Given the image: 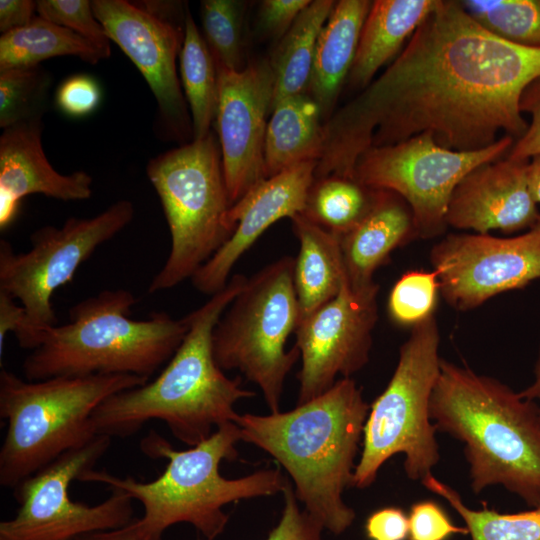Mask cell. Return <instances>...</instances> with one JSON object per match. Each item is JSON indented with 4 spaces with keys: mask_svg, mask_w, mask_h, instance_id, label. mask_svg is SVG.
<instances>
[{
    "mask_svg": "<svg viewBox=\"0 0 540 540\" xmlns=\"http://www.w3.org/2000/svg\"><path fill=\"white\" fill-rule=\"evenodd\" d=\"M520 395L528 400L537 403L540 410V344L537 359L534 366L533 380L529 386L519 392Z\"/></svg>",
    "mask_w": 540,
    "mask_h": 540,
    "instance_id": "obj_46",
    "label": "cell"
},
{
    "mask_svg": "<svg viewBox=\"0 0 540 540\" xmlns=\"http://www.w3.org/2000/svg\"><path fill=\"white\" fill-rule=\"evenodd\" d=\"M527 163L506 157L469 172L451 195L446 225L480 234L534 226L540 213L529 190Z\"/></svg>",
    "mask_w": 540,
    "mask_h": 540,
    "instance_id": "obj_19",
    "label": "cell"
},
{
    "mask_svg": "<svg viewBox=\"0 0 540 540\" xmlns=\"http://www.w3.org/2000/svg\"><path fill=\"white\" fill-rule=\"evenodd\" d=\"M42 121L19 123L0 136V230L16 219L21 200L42 194L61 201L86 200L92 177L85 171L61 174L48 161L41 142Z\"/></svg>",
    "mask_w": 540,
    "mask_h": 540,
    "instance_id": "obj_20",
    "label": "cell"
},
{
    "mask_svg": "<svg viewBox=\"0 0 540 540\" xmlns=\"http://www.w3.org/2000/svg\"><path fill=\"white\" fill-rule=\"evenodd\" d=\"M378 291L379 286L354 292L345 275L337 296L299 322L295 346L302 365L297 374V404L328 391L339 375L351 378L368 363L378 318Z\"/></svg>",
    "mask_w": 540,
    "mask_h": 540,
    "instance_id": "obj_16",
    "label": "cell"
},
{
    "mask_svg": "<svg viewBox=\"0 0 540 540\" xmlns=\"http://www.w3.org/2000/svg\"><path fill=\"white\" fill-rule=\"evenodd\" d=\"M101 99L97 81L87 74H75L66 78L57 88L55 104L70 117H83L92 113Z\"/></svg>",
    "mask_w": 540,
    "mask_h": 540,
    "instance_id": "obj_38",
    "label": "cell"
},
{
    "mask_svg": "<svg viewBox=\"0 0 540 540\" xmlns=\"http://www.w3.org/2000/svg\"><path fill=\"white\" fill-rule=\"evenodd\" d=\"M247 280L243 274L233 275L222 290L185 316L187 333L153 381L115 393L96 407L91 416L96 435L131 436L158 419L192 447L209 438L213 428L234 421L235 404L256 394L242 387L240 376L224 374L214 358L212 336Z\"/></svg>",
    "mask_w": 540,
    "mask_h": 540,
    "instance_id": "obj_3",
    "label": "cell"
},
{
    "mask_svg": "<svg viewBox=\"0 0 540 540\" xmlns=\"http://www.w3.org/2000/svg\"><path fill=\"white\" fill-rule=\"evenodd\" d=\"M409 540H448L455 534H469L456 526L445 510L433 500L414 503L408 515Z\"/></svg>",
    "mask_w": 540,
    "mask_h": 540,
    "instance_id": "obj_36",
    "label": "cell"
},
{
    "mask_svg": "<svg viewBox=\"0 0 540 540\" xmlns=\"http://www.w3.org/2000/svg\"><path fill=\"white\" fill-rule=\"evenodd\" d=\"M36 1L1 0L0 31L2 34L28 25L36 16Z\"/></svg>",
    "mask_w": 540,
    "mask_h": 540,
    "instance_id": "obj_42",
    "label": "cell"
},
{
    "mask_svg": "<svg viewBox=\"0 0 540 540\" xmlns=\"http://www.w3.org/2000/svg\"><path fill=\"white\" fill-rule=\"evenodd\" d=\"M370 406L352 378L286 412L237 414L241 441L272 456L288 473L296 498L324 530L345 532L355 511L343 500Z\"/></svg>",
    "mask_w": 540,
    "mask_h": 540,
    "instance_id": "obj_2",
    "label": "cell"
},
{
    "mask_svg": "<svg viewBox=\"0 0 540 540\" xmlns=\"http://www.w3.org/2000/svg\"><path fill=\"white\" fill-rule=\"evenodd\" d=\"M244 2L236 0L201 1L203 37L217 66L241 70Z\"/></svg>",
    "mask_w": 540,
    "mask_h": 540,
    "instance_id": "obj_33",
    "label": "cell"
},
{
    "mask_svg": "<svg viewBox=\"0 0 540 540\" xmlns=\"http://www.w3.org/2000/svg\"><path fill=\"white\" fill-rule=\"evenodd\" d=\"M540 76V49L513 44L477 23L459 1L440 0L389 67L323 123L315 178L353 179L370 147L422 133L449 150L484 149L498 134L520 138L525 87Z\"/></svg>",
    "mask_w": 540,
    "mask_h": 540,
    "instance_id": "obj_1",
    "label": "cell"
},
{
    "mask_svg": "<svg viewBox=\"0 0 540 540\" xmlns=\"http://www.w3.org/2000/svg\"><path fill=\"white\" fill-rule=\"evenodd\" d=\"M127 374L53 377L38 381L0 372V416L7 432L0 450V484L14 489L63 453L96 434L91 416L111 395L148 382Z\"/></svg>",
    "mask_w": 540,
    "mask_h": 540,
    "instance_id": "obj_7",
    "label": "cell"
},
{
    "mask_svg": "<svg viewBox=\"0 0 540 540\" xmlns=\"http://www.w3.org/2000/svg\"><path fill=\"white\" fill-rule=\"evenodd\" d=\"M467 13L492 34L540 49V0H464Z\"/></svg>",
    "mask_w": 540,
    "mask_h": 540,
    "instance_id": "obj_32",
    "label": "cell"
},
{
    "mask_svg": "<svg viewBox=\"0 0 540 540\" xmlns=\"http://www.w3.org/2000/svg\"><path fill=\"white\" fill-rule=\"evenodd\" d=\"M421 484L439 495L460 515L472 540H540V506L517 513L467 507L460 494L432 473Z\"/></svg>",
    "mask_w": 540,
    "mask_h": 540,
    "instance_id": "obj_30",
    "label": "cell"
},
{
    "mask_svg": "<svg viewBox=\"0 0 540 540\" xmlns=\"http://www.w3.org/2000/svg\"><path fill=\"white\" fill-rule=\"evenodd\" d=\"M417 232L412 212L397 194L377 189L374 201L359 223L340 236L341 251L348 286L364 292L379 286L375 271L390 254Z\"/></svg>",
    "mask_w": 540,
    "mask_h": 540,
    "instance_id": "obj_21",
    "label": "cell"
},
{
    "mask_svg": "<svg viewBox=\"0 0 540 540\" xmlns=\"http://www.w3.org/2000/svg\"><path fill=\"white\" fill-rule=\"evenodd\" d=\"M437 431L464 445L475 494L500 485L540 506V410L499 380L444 359L430 399Z\"/></svg>",
    "mask_w": 540,
    "mask_h": 540,
    "instance_id": "obj_4",
    "label": "cell"
},
{
    "mask_svg": "<svg viewBox=\"0 0 540 540\" xmlns=\"http://www.w3.org/2000/svg\"><path fill=\"white\" fill-rule=\"evenodd\" d=\"M179 59L180 80L191 112L194 140L200 139L211 131L215 122L218 74L214 57L188 8Z\"/></svg>",
    "mask_w": 540,
    "mask_h": 540,
    "instance_id": "obj_28",
    "label": "cell"
},
{
    "mask_svg": "<svg viewBox=\"0 0 540 540\" xmlns=\"http://www.w3.org/2000/svg\"><path fill=\"white\" fill-rule=\"evenodd\" d=\"M440 286L432 271L412 270L404 273L388 297L390 319L400 326H415L433 315Z\"/></svg>",
    "mask_w": 540,
    "mask_h": 540,
    "instance_id": "obj_34",
    "label": "cell"
},
{
    "mask_svg": "<svg viewBox=\"0 0 540 540\" xmlns=\"http://www.w3.org/2000/svg\"><path fill=\"white\" fill-rule=\"evenodd\" d=\"M53 86L41 65L0 70V127L42 121Z\"/></svg>",
    "mask_w": 540,
    "mask_h": 540,
    "instance_id": "obj_31",
    "label": "cell"
},
{
    "mask_svg": "<svg viewBox=\"0 0 540 540\" xmlns=\"http://www.w3.org/2000/svg\"><path fill=\"white\" fill-rule=\"evenodd\" d=\"M310 3V0L262 1L259 10L261 29L270 36L280 39Z\"/></svg>",
    "mask_w": 540,
    "mask_h": 540,
    "instance_id": "obj_40",
    "label": "cell"
},
{
    "mask_svg": "<svg viewBox=\"0 0 540 540\" xmlns=\"http://www.w3.org/2000/svg\"><path fill=\"white\" fill-rule=\"evenodd\" d=\"M25 318V309L16 303L6 291L0 290V358H2L5 339L9 332L20 329Z\"/></svg>",
    "mask_w": 540,
    "mask_h": 540,
    "instance_id": "obj_43",
    "label": "cell"
},
{
    "mask_svg": "<svg viewBox=\"0 0 540 540\" xmlns=\"http://www.w3.org/2000/svg\"><path fill=\"white\" fill-rule=\"evenodd\" d=\"M134 205L119 200L91 218H68L61 227L44 226L30 236L31 248L15 252L0 240V290L19 300L25 318L15 333L23 349L34 350L41 335L57 325L52 296L103 243L134 218Z\"/></svg>",
    "mask_w": 540,
    "mask_h": 540,
    "instance_id": "obj_11",
    "label": "cell"
},
{
    "mask_svg": "<svg viewBox=\"0 0 540 540\" xmlns=\"http://www.w3.org/2000/svg\"><path fill=\"white\" fill-rule=\"evenodd\" d=\"M527 181L534 201L540 204V153L528 160Z\"/></svg>",
    "mask_w": 540,
    "mask_h": 540,
    "instance_id": "obj_45",
    "label": "cell"
},
{
    "mask_svg": "<svg viewBox=\"0 0 540 540\" xmlns=\"http://www.w3.org/2000/svg\"><path fill=\"white\" fill-rule=\"evenodd\" d=\"M371 3L337 1L319 34L307 94L317 104L322 119L332 115L348 78Z\"/></svg>",
    "mask_w": 540,
    "mask_h": 540,
    "instance_id": "obj_22",
    "label": "cell"
},
{
    "mask_svg": "<svg viewBox=\"0 0 540 540\" xmlns=\"http://www.w3.org/2000/svg\"><path fill=\"white\" fill-rule=\"evenodd\" d=\"M216 67V134L232 206L266 179L264 146L275 79L269 61L265 60L252 62L241 70Z\"/></svg>",
    "mask_w": 540,
    "mask_h": 540,
    "instance_id": "obj_17",
    "label": "cell"
},
{
    "mask_svg": "<svg viewBox=\"0 0 540 540\" xmlns=\"http://www.w3.org/2000/svg\"><path fill=\"white\" fill-rule=\"evenodd\" d=\"M91 3L111 42L134 63L154 95L155 135L180 145L194 140L192 120L176 67L185 25L159 19L137 2L93 0Z\"/></svg>",
    "mask_w": 540,
    "mask_h": 540,
    "instance_id": "obj_14",
    "label": "cell"
},
{
    "mask_svg": "<svg viewBox=\"0 0 540 540\" xmlns=\"http://www.w3.org/2000/svg\"><path fill=\"white\" fill-rule=\"evenodd\" d=\"M316 166L317 161L293 165L262 180L230 206L225 223L231 236L191 278L199 292L212 296L222 290L236 262L272 224L304 211Z\"/></svg>",
    "mask_w": 540,
    "mask_h": 540,
    "instance_id": "obj_18",
    "label": "cell"
},
{
    "mask_svg": "<svg viewBox=\"0 0 540 540\" xmlns=\"http://www.w3.org/2000/svg\"><path fill=\"white\" fill-rule=\"evenodd\" d=\"M291 222L299 241L293 281L302 321L337 296L345 279V268L339 235L303 214L295 215Z\"/></svg>",
    "mask_w": 540,
    "mask_h": 540,
    "instance_id": "obj_24",
    "label": "cell"
},
{
    "mask_svg": "<svg viewBox=\"0 0 540 540\" xmlns=\"http://www.w3.org/2000/svg\"><path fill=\"white\" fill-rule=\"evenodd\" d=\"M439 346L434 315L412 327L386 388L370 406L351 487L372 485L380 468L397 454L404 456L405 474L414 481L421 482L438 464L430 399L440 372Z\"/></svg>",
    "mask_w": 540,
    "mask_h": 540,
    "instance_id": "obj_9",
    "label": "cell"
},
{
    "mask_svg": "<svg viewBox=\"0 0 540 540\" xmlns=\"http://www.w3.org/2000/svg\"><path fill=\"white\" fill-rule=\"evenodd\" d=\"M239 441L240 429L234 422L219 426L209 438L187 450L174 449L152 430L141 440L140 449L150 458L168 460L158 478L139 482L92 469L78 480L118 488L141 502L144 515L131 524L145 536L162 537L170 526L188 523L205 539L214 540L228 523L229 516L223 511L226 505L281 493L288 480L278 469H262L235 479L223 477L220 464L237 458Z\"/></svg>",
    "mask_w": 540,
    "mask_h": 540,
    "instance_id": "obj_5",
    "label": "cell"
},
{
    "mask_svg": "<svg viewBox=\"0 0 540 540\" xmlns=\"http://www.w3.org/2000/svg\"><path fill=\"white\" fill-rule=\"evenodd\" d=\"M56 56H75L95 65L108 58L75 32L35 16L22 27L0 37V70L32 67Z\"/></svg>",
    "mask_w": 540,
    "mask_h": 540,
    "instance_id": "obj_27",
    "label": "cell"
},
{
    "mask_svg": "<svg viewBox=\"0 0 540 540\" xmlns=\"http://www.w3.org/2000/svg\"><path fill=\"white\" fill-rule=\"evenodd\" d=\"M519 107L522 114L530 115V122L525 133L512 145L507 157L527 161L540 153V76L525 87Z\"/></svg>",
    "mask_w": 540,
    "mask_h": 540,
    "instance_id": "obj_39",
    "label": "cell"
},
{
    "mask_svg": "<svg viewBox=\"0 0 540 540\" xmlns=\"http://www.w3.org/2000/svg\"><path fill=\"white\" fill-rule=\"evenodd\" d=\"M110 444L111 437L96 435L21 481L14 488L20 508L0 523V540H73L130 524L133 499L123 490L110 488L109 498L94 506L70 498L71 482L92 470Z\"/></svg>",
    "mask_w": 540,
    "mask_h": 540,
    "instance_id": "obj_13",
    "label": "cell"
},
{
    "mask_svg": "<svg viewBox=\"0 0 540 540\" xmlns=\"http://www.w3.org/2000/svg\"><path fill=\"white\" fill-rule=\"evenodd\" d=\"M131 523L119 529L84 534L73 540H163L162 537H149L141 534ZM198 540L209 539L198 538Z\"/></svg>",
    "mask_w": 540,
    "mask_h": 540,
    "instance_id": "obj_44",
    "label": "cell"
},
{
    "mask_svg": "<svg viewBox=\"0 0 540 540\" xmlns=\"http://www.w3.org/2000/svg\"><path fill=\"white\" fill-rule=\"evenodd\" d=\"M136 303L126 289L104 290L78 302L69 322L44 331L25 358L26 380L117 374L149 379L176 352L188 324L185 317L174 319L163 311L134 320Z\"/></svg>",
    "mask_w": 540,
    "mask_h": 540,
    "instance_id": "obj_6",
    "label": "cell"
},
{
    "mask_svg": "<svg viewBox=\"0 0 540 540\" xmlns=\"http://www.w3.org/2000/svg\"><path fill=\"white\" fill-rule=\"evenodd\" d=\"M430 262L445 301L457 310L474 309L540 279V219L515 237L449 234L432 247Z\"/></svg>",
    "mask_w": 540,
    "mask_h": 540,
    "instance_id": "obj_15",
    "label": "cell"
},
{
    "mask_svg": "<svg viewBox=\"0 0 540 540\" xmlns=\"http://www.w3.org/2000/svg\"><path fill=\"white\" fill-rule=\"evenodd\" d=\"M146 174L160 199L169 227V255L148 292L171 289L193 275L232 232L217 134L192 140L151 158Z\"/></svg>",
    "mask_w": 540,
    "mask_h": 540,
    "instance_id": "obj_8",
    "label": "cell"
},
{
    "mask_svg": "<svg viewBox=\"0 0 540 540\" xmlns=\"http://www.w3.org/2000/svg\"><path fill=\"white\" fill-rule=\"evenodd\" d=\"M335 3L311 1L280 38L269 60L275 79L272 107L284 98L307 93L318 37Z\"/></svg>",
    "mask_w": 540,
    "mask_h": 540,
    "instance_id": "obj_26",
    "label": "cell"
},
{
    "mask_svg": "<svg viewBox=\"0 0 540 540\" xmlns=\"http://www.w3.org/2000/svg\"><path fill=\"white\" fill-rule=\"evenodd\" d=\"M376 190L355 179L330 175L314 178L301 213L324 229L342 236L370 209Z\"/></svg>",
    "mask_w": 540,
    "mask_h": 540,
    "instance_id": "obj_29",
    "label": "cell"
},
{
    "mask_svg": "<svg viewBox=\"0 0 540 540\" xmlns=\"http://www.w3.org/2000/svg\"><path fill=\"white\" fill-rule=\"evenodd\" d=\"M440 0H375L363 23L347 78L350 87L365 89L392 59Z\"/></svg>",
    "mask_w": 540,
    "mask_h": 540,
    "instance_id": "obj_23",
    "label": "cell"
},
{
    "mask_svg": "<svg viewBox=\"0 0 540 540\" xmlns=\"http://www.w3.org/2000/svg\"><path fill=\"white\" fill-rule=\"evenodd\" d=\"M369 540H407L408 515L398 507H384L374 511L365 522Z\"/></svg>",
    "mask_w": 540,
    "mask_h": 540,
    "instance_id": "obj_41",
    "label": "cell"
},
{
    "mask_svg": "<svg viewBox=\"0 0 540 540\" xmlns=\"http://www.w3.org/2000/svg\"><path fill=\"white\" fill-rule=\"evenodd\" d=\"M281 493L284 500L281 518L265 540H324V528L304 509H300L289 480Z\"/></svg>",
    "mask_w": 540,
    "mask_h": 540,
    "instance_id": "obj_37",
    "label": "cell"
},
{
    "mask_svg": "<svg viewBox=\"0 0 540 540\" xmlns=\"http://www.w3.org/2000/svg\"><path fill=\"white\" fill-rule=\"evenodd\" d=\"M37 14L85 38L107 57L111 54V40L96 18L88 0H38Z\"/></svg>",
    "mask_w": 540,
    "mask_h": 540,
    "instance_id": "obj_35",
    "label": "cell"
},
{
    "mask_svg": "<svg viewBox=\"0 0 540 540\" xmlns=\"http://www.w3.org/2000/svg\"><path fill=\"white\" fill-rule=\"evenodd\" d=\"M321 120L307 93L284 98L272 107L264 146L266 178L302 162H318L324 143Z\"/></svg>",
    "mask_w": 540,
    "mask_h": 540,
    "instance_id": "obj_25",
    "label": "cell"
},
{
    "mask_svg": "<svg viewBox=\"0 0 540 540\" xmlns=\"http://www.w3.org/2000/svg\"><path fill=\"white\" fill-rule=\"evenodd\" d=\"M293 268L294 258L283 256L248 278L212 336L218 366L256 384L270 413L280 411L285 379L300 358L296 346L285 349L300 321Z\"/></svg>",
    "mask_w": 540,
    "mask_h": 540,
    "instance_id": "obj_10",
    "label": "cell"
},
{
    "mask_svg": "<svg viewBox=\"0 0 540 540\" xmlns=\"http://www.w3.org/2000/svg\"><path fill=\"white\" fill-rule=\"evenodd\" d=\"M514 142L503 135L484 149L459 152L422 133L393 145L370 147L357 160L353 179L401 197L412 212L417 237L431 238L447 227L448 204L458 183L476 167L508 154Z\"/></svg>",
    "mask_w": 540,
    "mask_h": 540,
    "instance_id": "obj_12",
    "label": "cell"
}]
</instances>
